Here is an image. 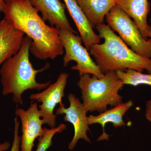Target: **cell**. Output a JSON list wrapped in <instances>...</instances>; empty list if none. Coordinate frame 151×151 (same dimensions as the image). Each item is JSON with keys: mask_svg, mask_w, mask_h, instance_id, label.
Returning <instances> with one entry per match:
<instances>
[{"mask_svg": "<svg viewBox=\"0 0 151 151\" xmlns=\"http://www.w3.org/2000/svg\"><path fill=\"white\" fill-rule=\"evenodd\" d=\"M24 35L4 18L0 21V65L18 52Z\"/></svg>", "mask_w": 151, "mask_h": 151, "instance_id": "obj_11", "label": "cell"}, {"mask_svg": "<svg viewBox=\"0 0 151 151\" xmlns=\"http://www.w3.org/2000/svg\"><path fill=\"white\" fill-rule=\"evenodd\" d=\"M108 25L131 49L142 56L151 58V43L143 37L134 22L115 6L105 17Z\"/></svg>", "mask_w": 151, "mask_h": 151, "instance_id": "obj_5", "label": "cell"}, {"mask_svg": "<svg viewBox=\"0 0 151 151\" xmlns=\"http://www.w3.org/2000/svg\"><path fill=\"white\" fill-rule=\"evenodd\" d=\"M145 117L149 122H151V99L146 102Z\"/></svg>", "mask_w": 151, "mask_h": 151, "instance_id": "obj_19", "label": "cell"}, {"mask_svg": "<svg viewBox=\"0 0 151 151\" xmlns=\"http://www.w3.org/2000/svg\"><path fill=\"white\" fill-rule=\"evenodd\" d=\"M32 42L31 39L24 37L18 52L5 61L0 69L3 95L13 94L14 103L22 105L24 103L22 95L25 91L45 89L51 83V81L44 83L37 81V73L47 70L50 65L47 63L40 69L34 68L29 60L30 47Z\"/></svg>", "mask_w": 151, "mask_h": 151, "instance_id": "obj_3", "label": "cell"}, {"mask_svg": "<svg viewBox=\"0 0 151 151\" xmlns=\"http://www.w3.org/2000/svg\"><path fill=\"white\" fill-rule=\"evenodd\" d=\"M63 1L80 33L84 46L89 51L94 45L100 43L101 39L93 30L76 0Z\"/></svg>", "mask_w": 151, "mask_h": 151, "instance_id": "obj_13", "label": "cell"}, {"mask_svg": "<svg viewBox=\"0 0 151 151\" xmlns=\"http://www.w3.org/2000/svg\"><path fill=\"white\" fill-rule=\"evenodd\" d=\"M60 37L65 52L63 58L64 66H67L70 61H74L76 64L71 69L78 70L79 76L89 74L98 78L104 77L105 74L91 58L88 50L82 45L81 37L70 31L60 30Z\"/></svg>", "mask_w": 151, "mask_h": 151, "instance_id": "obj_6", "label": "cell"}, {"mask_svg": "<svg viewBox=\"0 0 151 151\" xmlns=\"http://www.w3.org/2000/svg\"><path fill=\"white\" fill-rule=\"evenodd\" d=\"M11 143L8 142L0 144V151H7L10 148Z\"/></svg>", "mask_w": 151, "mask_h": 151, "instance_id": "obj_20", "label": "cell"}, {"mask_svg": "<svg viewBox=\"0 0 151 151\" xmlns=\"http://www.w3.org/2000/svg\"><path fill=\"white\" fill-rule=\"evenodd\" d=\"M3 13L14 27L31 39L30 52L37 58L54 60L63 54L60 30L47 24L27 0H5Z\"/></svg>", "mask_w": 151, "mask_h": 151, "instance_id": "obj_1", "label": "cell"}, {"mask_svg": "<svg viewBox=\"0 0 151 151\" xmlns=\"http://www.w3.org/2000/svg\"><path fill=\"white\" fill-rule=\"evenodd\" d=\"M92 28L104 23V19L117 0H76Z\"/></svg>", "mask_w": 151, "mask_h": 151, "instance_id": "obj_15", "label": "cell"}, {"mask_svg": "<svg viewBox=\"0 0 151 151\" xmlns=\"http://www.w3.org/2000/svg\"><path fill=\"white\" fill-rule=\"evenodd\" d=\"M77 83L81 90L82 103L87 112L100 113L123 103L119 92L124 86L116 71H109L98 78L90 74L81 76Z\"/></svg>", "mask_w": 151, "mask_h": 151, "instance_id": "obj_4", "label": "cell"}, {"mask_svg": "<svg viewBox=\"0 0 151 151\" xmlns=\"http://www.w3.org/2000/svg\"><path fill=\"white\" fill-rule=\"evenodd\" d=\"M68 77V73H61L56 81L44 91L29 96L31 100L42 103L38 106L41 117L43 124H47L50 128H54L56 126L57 116L53 112L58 104L62 103V99L65 96L64 91Z\"/></svg>", "mask_w": 151, "mask_h": 151, "instance_id": "obj_7", "label": "cell"}, {"mask_svg": "<svg viewBox=\"0 0 151 151\" xmlns=\"http://www.w3.org/2000/svg\"><path fill=\"white\" fill-rule=\"evenodd\" d=\"M116 72L124 85L137 86L144 84L151 86V73L147 74L131 69Z\"/></svg>", "mask_w": 151, "mask_h": 151, "instance_id": "obj_16", "label": "cell"}, {"mask_svg": "<svg viewBox=\"0 0 151 151\" xmlns=\"http://www.w3.org/2000/svg\"><path fill=\"white\" fill-rule=\"evenodd\" d=\"M66 126L64 124H59V126L54 128L47 129L43 136L39 137L37 149L35 151H47L52 145V139L57 133H60L66 129Z\"/></svg>", "mask_w": 151, "mask_h": 151, "instance_id": "obj_17", "label": "cell"}, {"mask_svg": "<svg viewBox=\"0 0 151 151\" xmlns=\"http://www.w3.org/2000/svg\"><path fill=\"white\" fill-rule=\"evenodd\" d=\"M133 105V101L130 100L125 103H120L97 116L91 115L87 116V122L89 126L92 124H99L103 128V134L98 138L97 141L109 140L110 135L105 133V125L107 123H112L113 127L115 128L126 126L123 117Z\"/></svg>", "mask_w": 151, "mask_h": 151, "instance_id": "obj_12", "label": "cell"}, {"mask_svg": "<svg viewBox=\"0 0 151 151\" xmlns=\"http://www.w3.org/2000/svg\"><path fill=\"white\" fill-rule=\"evenodd\" d=\"M116 6L127 14L137 25L143 37L147 40L149 24L147 16L150 10L148 0H117Z\"/></svg>", "mask_w": 151, "mask_h": 151, "instance_id": "obj_14", "label": "cell"}, {"mask_svg": "<svg viewBox=\"0 0 151 151\" xmlns=\"http://www.w3.org/2000/svg\"><path fill=\"white\" fill-rule=\"evenodd\" d=\"M150 22L151 24V18L150 19ZM147 37L148 40L150 41L151 43V25H149L148 28L147 32Z\"/></svg>", "mask_w": 151, "mask_h": 151, "instance_id": "obj_21", "label": "cell"}, {"mask_svg": "<svg viewBox=\"0 0 151 151\" xmlns=\"http://www.w3.org/2000/svg\"><path fill=\"white\" fill-rule=\"evenodd\" d=\"M68 99L70 104L69 107L66 108L63 103L60 104L55 111V114L56 116L64 114V121L69 122L73 125L74 136L68 145V149L72 150L79 140L82 139L89 143H91V141L87 135V132L89 130L86 116L87 111L83 103L79 98L71 93L68 94Z\"/></svg>", "mask_w": 151, "mask_h": 151, "instance_id": "obj_8", "label": "cell"}, {"mask_svg": "<svg viewBox=\"0 0 151 151\" xmlns=\"http://www.w3.org/2000/svg\"><path fill=\"white\" fill-rule=\"evenodd\" d=\"M16 116L20 119L22 134L21 141V151H32L34 142L37 137H42L46 128H42L43 122L41 119L37 103L32 102L27 110L17 108Z\"/></svg>", "mask_w": 151, "mask_h": 151, "instance_id": "obj_9", "label": "cell"}, {"mask_svg": "<svg viewBox=\"0 0 151 151\" xmlns=\"http://www.w3.org/2000/svg\"><path fill=\"white\" fill-rule=\"evenodd\" d=\"M103 43L94 45L89 54L102 73L109 71H125L131 69L151 73V58L136 53L128 47L108 25L103 23L96 27Z\"/></svg>", "mask_w": 151, "mask_h": 151, "instance_id": "obj_2", "label": "cell"}, {"mask_svg": "<svg viewBox=\"0 0 151 151\" xmlns=\"http://www.w3.org/2000/svg\"><path fill=\"white\" fill-rule=\"evenodd\" d=\"M19 122H18L17 117V116L14 118V139L10 151H20L21 137L20 136L19 134Z\"/></svg>", "mask_w": 151, "mask_h": 151, "instance_id": "obj_18", "label": "cell"}, {"mask_svg": "<svg viewBox=\"0 0 151 151\" xmlns=\"http://www.w3.org/2000/svg\"><path fill=\"white\" fill-rule=\"evenodd\" d=\"M5 4V0H0V17L4 10Z\"/></svg>", "mask_w": 151, "mask_h": 151, "instance_id": "obj_22", "label": "cell"}, {"mask_svg": "<svg viewBox=\"0 0 151 151\" xmlns=\"http://www.w3.org/2000/svg\"><path fill=\"white\" fill-rule=\"evenodd\" d=\"M32 6L42 14L45 21L59 30H66L74 33L66 14V6L60 0H27Z\"/></svg>", "mask_w": 151, "mask_h": 151, "instance_id": "obj_10", "label": "cell"}]
</instances>
